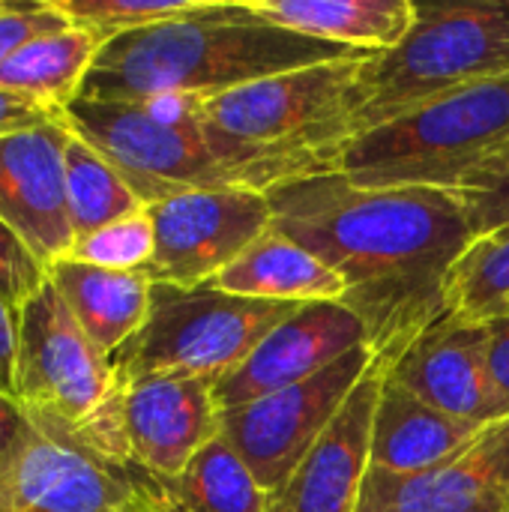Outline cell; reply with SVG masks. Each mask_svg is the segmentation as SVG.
Wrapping results in <instances>:
<instances>
[{"instance_id": "8d00e7d4", "label": "cell", "mask_w": 509, "mask_h": 512, "mask_svg": "<svg viewBox=\"0 0 509 512\" xmlns=\"http://www.w3.org/2000/svg\"><path fill=\"white\" fill-rule=\"evenodd\" d=\"M509 315V303H507V309H504V315H501V318H507Z\"/></svg>"}, {"instance_id": "d4e9b609", "label": "cell", "mask_w": 509, "mask_h": 512, "mask_svg": "<svg viewBox=\"0 0 509 512\" xmlns=\"http://www.w3.org/2000/svg\"><path fill=\"white\" fill-rule=\"evenodd\" d=\"M509 303V225L477 237L450 279V315L465 321H498Z\"/></svg>"}, {"instance_id": "52a82bcc", "label": "cell", "mask_w": 509, "mask_h": 512, "mask_svg": "<svg viewBox=\"0 0 509 512\" xmlns=\"http://www.w3.org/2000/svg\"><path fill=\"white\" fill-rule=\"evenodd\" d=\"M12 387L27 414L66 426L105 456L126 462L120 441L123 387L114 363L87 339L51 282L18 309Z\"/></svg>"}, {"instance_id": "8992f818", "label": "cell", "mask_w": 509, "mask_h": 512, "mask_svg": "<svg viewBox=\"0 0 509 512\" xmlns=\"http://www.w3.org/2000/svg\"><path fill=\"white\" fill-rule=\"evenodd\" d=\"M369 54L282 72L210 99L198 114L225 138L336 171L339 150L360 126V72Z\"/></svg>"}, {"instance_id": "4fadbf2b", "label": "cell", "mask_w": 509, "mask_h": 512, "mask_svg": "<svg viewBox=\"0 0 509 512\" xmlns=\"http://www.w3.org/2000/svg\"><path fill=\"white\" fill-rule=\"evenodd\" d=\"M219 435L213 381L156 375L120 390V441L126 462L159 483L177 480Z\"/></svg>"}, {"instance_id": "44dd1931", "label": "cell", "mask_w": 509, "mask_h": 512, "mask_svg": "<svg viewBox=\"0 0 509 512\" xmlns=\"http://www.w3.org/2000/svg\"><path fill=\"white\" fill-rule=\"evenodd\" d=\"M210 285L237 297L288 306L342 303L345 297L342 276L327 261H321L318 255H312L309 249H303L276 228L258 237Z\"/></svg>"}, {"instance_id": "ffe728a7", "label": "cell", "mask_w": 509, "mask_h": 512, "mask_svg": "<svg viewBox=\"0 0 509 512\" xmlns=\"http://www.w3.org/2000/svg\"><path fill=\"white\" fill-rule=\"evenodd\" d=\"M48 282L87 339L108 357H114L147 321L153 297L147 273L105 270L60 258L48 267Z\"/></svg>"}, {"instance_id": "ac0fdd59", "label": "cell", "mask_w": 509, "mask_h": 512, "mask_svg": "<svg viewBox=\"0 0 509 512\" xmlns=\"http://www.w3.org/2000/svg\"><path fill=\"white\" fill-rule=\"evenodd\" d=\"M483 435L486 429L426 405L387 372L372 426V471L417 474L465 453Z\"/></svg>"}, {"instance_id": "5bb4252c", "label": "cell", "mask_w": 509, "mask_h": 512, "mask_svg": "<svg viewBox=\"0 0 509 512\" xmlns=\"http://www.w3.org/2000/svg\"><path fill=\"white\" fill-rule=\"evenodd\" d=\"M69 129L51 123L0 138V219L51 267L75 246L66 207V156Z\"/></svg>"}, {"instance_id": "ba28073f", "label": "cell", "mask_w": 509, "mask_h": 512, "mask_svg": "<svg viewBox=\"0 0 509 512\" xmlns=\"http://www.w3.org/2000/svg\"><path fill=\"white\" fill-rule=\"evenodd\" d=\"M297 306L249 300L213 285L180 288L153 282L141 330L111 357L120 387L156 375L222 381Z\"/></svg>"}, {"instance_id": "4dcf8cb0", "label": "cell", "mask_w": 509, "mask_h": 512, "mask_svg": "<svg viewBox=\"0 0 509 512\" xmlns=\"http://www.w3.org/2000/svg\"><path fill=\"white\" fill-rule=\"evenodd\" d=\"M60 114L63 111H57V108H51L45 102H36V99L12 93V90H0V138L12 135V132L33 129V126H42V123H51Z\"/></svg>"}, {"instance_id": "7c38bea8", "label": "cell", "mask_w": 509, "mask_h": 512, "mask_svg": "<svg viewBox=\"0 0 509 512\" xmlns=\"http://www.w3.org/2000/svg\"><path fill=\"white\" fill-rule=\"evenodd\" d=\"M390 375L453 420L480 429L509 420L492 372V321L447 315L390 366Z\"/></svg>"}, {"instance_id": "e575fe53", "label": "cell", "mask_w": 509, "mask_h": 512, "mask_svg": "<svg viewBox=\"0 0 509 512\" xmlns=\"http://www.w3.org/2000/svg\"><path fill=\"white\" fill-rule=\"evenodd\" d=\"M468 512H509V501H492V504H483V507H474Z\"/></svg>"}, {"instance_id": "cb8c5ba5", "label": "cell", "mask_w": 509, "mask_h": 512, "mask_svg": "<svg viewBox=\"0 0 509 512\" xmlns=\"http://www.w3.org/2000/svg\"><path fill=\"white\" fill-rule=\"evenodd\" d=\"M63 168H66V207H69L75 240L144 210V201L132 192V186L120 177V171L72 132H69Z\"/></svg>"}, {"instance_id": "8fae6325", "label": "cell", "mask_w": 509, "mask_h": 512, "mask_svg": "<svg viewBox=\"0 0 509 512\" xmlns=\"http://www.w3.org/2000/svg\"><path fill=\"white\" fill-rule=\"evenodd\" d=\"M156 231L150 282L198 288L210 285L258 237L273 228L267 192L255 189H204L171 195L150 204Z\"/></svg>"}, {"instance_id": "30bf717a", "label": "cell", "mask_w": 509, "mask_h": 512, "mask_svg": "<svg viewBox=\"0 0 509 512\" xmlns=\"http://www.w3.org/2000/svg\"><path fill=\"white\" fill-rule=\"evenodd\" d=\"M372 363L375 351L360 345L324 372L294 387L240 408L219 411V432L243 456L267 495L282 489V483L324 435Z\"/></svg>"}, {"instance_id": "e0dca14e", "label": "cell", "mask_w": 509, "mask_h": 512, "mask_svg": "<svg viewBox=\"0 0 509 512\" xmlns=\"http://www.w3.org/2000/svg\"><path fill=\"white\" fill-rule=\"evenodd\" d=\"M509 501V420L489 426L465 453L417 471H369L357 512H468Z\"/></svg>"}, {"instance_id": "1f68e13d", "label": "cell", "mask_w": 509, "mask_h": 512, "mask_svg": "<svg viewBox=\"0 0 509 512\" xmlns=\"http://www.w3.org/2000/svg\"><path fill=\"white\" fill-rule=\"evenodd\" d=\"M33 432V417L21 408V402L0 390V474L24 447Z\"/></svg>"}, {"instance_id": "603a6c76", "label": "cell", "mask_w": 509, "mask_h": 512, "mask_svg": "<svg viewBox=\"0 0 509 512\" xmlns=\"http://www.w3.org/2000/svg\"><path fill=\"white\" fill-rule=\"evenodd\" d=\"M162 486L180 512H267L270 507V495L222 432L177 480Z\"/></svg>"}, {"instance_id": "3957f363", "label": "cell", "mask_w": 509, "mask_h": 512, "mask_svg": "<svg viewBox=\"0 0 509 512\" xmlns=\"http://www.w3.org/2000/svg\"><path fill=\"white\" fill-rule=\"evenodd\" d=\"M60 120L120 171L144 207L183 192H270L288 180L327 174L312 162L261 153L225 138L201 120L198 99H75Z\"/></svg>"}, {"instance_id": "7a4b0ae2", "label": "cell", "mask_w": 509, "mask_h": 512, "mask_svg": "<svg viewBox=\"0 0 509 512\" xmlns=\"http://www.w3.org/2000/svg\"><path fill=\"white\" fill-rule=\"evenodd\" d=\"M345 57H363V51L270 24L246 0H213L201 15L111 36L99 48L78 99H210L282 72Z\"/></svg>"}, {"instance_id": "d6a6232c", "label": "cell", "mask_w": 509, "mask_h": 512, "mask_svg": "<svg viewBox=\"0 0 509 512\" xmlns=\"http://www.w3.org/2000/svg\"><path fill=\"white\" fill-rule=\"evenodd\" d=\"M15 342H18V309L0 297V390L15 396Z\"/></svg>"}, {"instance_id": "d6986e66", "label": "cell", "mask_w": 509, "mask_h": 512, "mask_svg": "<svg viewBox=\"0 0 509 512\" xmlns=\"http://www.w3.org/2000/svg\"><path fill=\"white\" fill-rule=\"evenodd\" d=\"M246 6L285 30L363 54H387L417 21L414 0H246Z\"/></svg>"}, {"instance_id": "83f0119b", "label": "cell", "mask_w": 509, "mask_h": 512, "mask_svg": "<svg viewBox=\"0 0 509 512\" xmlns=\"http://www.w3.org/2000/svg\"><path fill=\"white\" fill-rule=\"evenodd\" d=\"M459 195L468 207L474 240L509 225V144L465 180Z\"/></svg>"}, {"instance_id": "6da1fadb", "label": "cell", "mask_w": 509, "mask_h": 512, "mask_svg": "<svg viewBox=\"0 0 509 512\" xmlns=\"http://www.w3.org/2000/svg\"><path fill=\"white\" fill-rule=\"evenodd\" d=\"M267 198L273 228L342 276V303L387 366L450 315L453 267L474 243L459 192L372 189L327 171L273 186Z\"/></svg>"}, {"instance_id": "2e32d148", "label": "cell", "mask_w": 509, "mask_h": 512, "mask_svg": "<svg viewBox=\"0 0 509 512\" xmlns=\"http://www.w3.org/2000/svg\"><path fill=\"white\" fill-rule=\"evenodd\" d=\"M390 366L375 357L342 411L291 471L267 512H357L363 483L372 471V426L381 384Z\"/></svg>"}, {"instance_id": "9a60e30c", "label": "cell", "mask_w": 509, "mask_h": 512, "mask_svg": "<svg viewBox=\"0 0 509 512\" xmlns=\"http://www.w3.org/2000/svg\"><path fill=\"white\" fill-rule=\"evenodd\" d=\"M360 345H369L366 330L345 303H303L231 375L213 384L216 405L228 411L294 387Z\"/></svg>"}, {"instance_id": "f546056e", "label": "cell", "mask_w": 509, "mask_h": 512, "mask_svg": "<svg viewBox=\"0 0 509 512\" xmlns=\"http://www.w3.org/2000/svg\"><path fill=\"white\" fill-rule=\"evenodd\" d=\"M66 24L69 18L54 3H0V66L30 39Z\"/></svg>"}, {"instance_id": "836d02e7", "label": "cell", "mask_w": 509, "mask_h": 512, "mask_svg": "<svg viewBox=\"0 0 509 512\" xmlns=\"http://www.w3.org/2000/svg\"><path fill=\"white\" fill-rule=\"evenodd\" d=\"M492 372L504 402L509 405V315L492 321Z\"/></svg>"}, {"instance_id": "484cf974", "label": "cell", "mask_w": 509, "mask_h": 512, "mask_svg": "<svg viewBox=\"0 0 509 512\" xmlns=\"http://www.w3.org/2000/svg\"><path fill=\"white\" fill-rule=\"evenodd\" d=\"M72 24L93 30L102 42L111 36L201 15L213 0H51Z\"/></svg>"}, {"instance_id": "277c9868", "label": "cell", "mask_w": 509, "mask_h": 512, "mask_svg": "<svg viewBox=\"0 0 509 512\" xmlns=\"http://www.w3.org/2000/svg\"><path fill=\"white\" fill-rule=\"evenodd\" d=\"M509 144V78L417 105L357 132L336 171L372 189H453Z\"/></svg>"}, {"instance_id": "7402d4cb", "label": "cell", "mask_w": 509, "mask_h": 512, "mask_svg": "<svg viewBox=\"0 0 509 512\" xmlns=\"http://www.w3.org/2000/svg\"><path fill=\"white\" fill-rule=\"evenodd\" d=\"M102 45L105 42L93 30L69 21L66 27L42 33L18 48L0 66V90H12L66 111L78 99Z\"/></svg>"}, {"instance_id": "5b68a950", "label": "cell", "mask_w": 509, "mask_h": 512, "mask_svg": "<svg viewBox=\"0 0 509 512\" xmlns=\"http://www.w3.org/2000/svg\"><path fill=\"white\" fill-rule=\"evenodd\" d=\"M501 78H509V0L417 3L402 45L363 63L357 132Z\"/></svg>"}, {"instance_id": "4316f807", "label": "cell", "mask_w": 509, "mask_h": 512, "mask_svg": "<svg viewBox=\"0 0 509 512\" xmlns=\"http://www.w3.org/2000/svg\"><path fill=\"white\" fill-rule=\"evenodd\" d=\"M153 249H156V231H153L150 210L144 207L120 222H111L87 237H78L66 258L105 270L144 273L147 264L153 261Z\"/></svg>"}, {"instance_id": "f1b7e54d", "label": "cell", "mask_w": 509, "mask_h": 512, "mask_svg": "<svg viewBox=\"0 0 509 512\" xmlns=\"http://www.w3.org/2000/svg\"><path fill=\"white\" fill-rule=\"evenodd\" d=\"M48 282V267L0 219V297L21 309Z\"/></svg>"}, {"instance_id": "d590c367", "label": "cell", "mask_w": 509, "mask_h": 512, "mask_svg": "<svg viewBox=\"0 0 509 512\" xmlns=\"http://www.w3.org/2000/svg\"><path fill=\"white\" fill-rule=\"evenodd\" d=\"M165 512H180V510H177V507H174V504L168 501V507H165Z\"/></svg>"}, {"instance_id": "9c48e42d", "label": "cell", "mask_w": 509, "mask_h": 512, "mask_svg": "<svg viewBox=\"0 0 509 512\" xmlns=\"http://www.w3.org/2000/svg\"><path fill=\"white\" fill-rule=\"evenodd\" d=\"M165 507L168 495L159 480L42 417H33L30 438L0 474V512H165Z\"/></svg>"}]
</instances>
